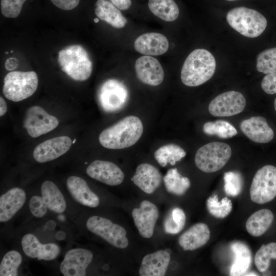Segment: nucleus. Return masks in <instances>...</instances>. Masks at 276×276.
<instances>
[{"label": "nucleus", "instance_id": "nucleus-1", "mask_svg": "<svg viewBox=\"0 0 276 276\" xmlns=\"http://www.w3.org/2000/svg\"><path fill=\"white\" fill-rule=\"evenodd\" d=\"M144 130L143 123L135 116L126 117L104 129L99 136L101 145L109 149H123L134 145Z\"/></svg>", "mask_w": 276, "mask_h": 276}, {"label": "nucleus", "instance_id": "nucleus-2", "mask_svg": "<svg viewBox=\"0 0 276 276\" xmlns=\"http://www.w3.org/2000/svg\"><path fill=\"white\" fill-rule=\"evenodd\" d=\"M216 63L212 54L206 50L197 49L187 57L181 71V80L186 86L195 87L210 79L216 70Z\"/></svg>", "mask_w": 276, "mask_h": 276}, {"label": "nucleus", "instance_id": "nucleus-3", "mask_svg": "<svg viewBox=\"0 0 276 276\" xmlns=\"http://www.w3.org/2000/svg\"><path fill=\"white\" fill-rule=\"evenodd\" d=\"M58 60L61 70L75 81H85L91 76L92 62L87 51L80 45H71L61 50Z\"/></svg>", "mask_w": 276, "mask_h": 276}, {"label": "nucleus", "instance_id": "nucleus-4", "mask_svg": "<svg viewBox=\"0 0 276 276\" xmlns=\"http://www.w3.org/2000/svg\"><path fill=\"white\" fill-rule=\"evenodd\" d=\"M228 24L241 35L255 38L260 36L267 26L265 16L257 11L245 7L231 10L226 15Z\"/></svg>", "mask_w": 276, "mask_h": 276}, {"label": "nucleus", "instance_id": "nucleus-5", "mask_svg": "<svg viewBox=\"0 0 276 276\" xmlns=\"http://www.w3.org/2000/svg\"><path fill=\"white\" fill-rule=\"evenodd\" d=\"M3 93L9 100L19 102L31 96L36 90L38 80L34 71H14L4 78Z\"/></svg>", "mask_w": 276, "mask_h": 276}, {"label": "nucleus", "instance_id": "nucleus-6", "mask_svg": "<svg viewBox=\"0 0 276 276\" xmlns=\"http://www.w3.org/2000/svg\"><path fill=\"white\" fill-rule=\"evenodd\" d=\"M41 196L34 195L29 201L32 214L37 218L43 217L48 209L57 213H62L66 209L64 196L57 186L52 181L46 180L41 186Z\"/></svg>", "mask_w": 276, "mask_h": 276}, {"label": "nucleus", "instance_id": "nucleus-7", "mask_svg": "<svg viewBox=\"0 0 276 276\" xmlns=\"http://www.w3.org/2000/svg\"><path fill=\"white\" fill-rule=\"evenodd\" d=\"M232 154L230 146L224 143L214 142L206 144L197 151L195 163L197 167L205 173L217 172L227 163Z\"/></svg>", "mask_w": 276, "mask_h": 276}, {"label": "nucleus", "instance_id": "nucleus-8", "mask_svg": "<svg viewBox=\"0 0 276 276\" xmlns=\"http://www.w3.org/2000/svg\"><path fill=\"white\" fill-rule=\"evenodd\" d=\"M251 200L257 204H264L276 197V167L266 165L256 173L250 186Z\"/></svg>", "mask_w": 276, "mask_h": 276}, {"label": "nucleus", "instance_id": "nucleus-9", "mask_svg": "<svg viewBox=\"0 0 276 276\" xmlns=\"http://www.w3.org/2000/svg\"><path fill=\"white\" fill-rule=\"evenodd\" d=\"M86 225L90 232L117 248H125L128 245L125 229L107 218L98 216H91L87 220Z\"/></svg>", "mask_w": 276, "mask_h": 276}, {"label": "nucleus", "instance_id": "nucleus-10", "mask_svg": "<svg viewBox=\"0 0 276 276\" xmlns=\"http://www.w3.org/2000/svg\"><path fill=\"white\" fill-rule=\"evenodd\" d=\"M129 93L126 85L117 79L105 81L98 93V99L102 108L107 112H115L126 104Z\"/></svg>", "mask_w": 276, "mask_h": 276}, {"label": "nucleus", "instance_id": "nucleus-11", "mask_svg": "<svg viewBox=\"0 0 276 276\" xmlns=\"http://www.w3.org/2000/svg\"><path fill=\"white\" fill-rule=\"evenodd\" d=\"M58 124L59 121L56 117L49 114L38 106L29 107L24 121V127L32 137H37L52 131Z\"/></svg>", "mask_w": 276, "mask_h": 276}, {"label": "nucleus", "instance_id": "nucleus-12", "mask_svg": "<svg viewBox=\"0 0 276 276\" xmlns=\"http://www.w3.org/2000/svg\"><path fill=\"white\" fill-rule=\"evenodd\" d=\"M245 105V99L241 93L228 91L213 99L208 110L215 117H231L241 112Z\"/></svg>", "mask_w": 276, "mask_h": 276}, {"label": "nucleus", "instance_id": "nucleus-13", "mask_svg": "<svg viewBox=\"0 0 276 276\" xmlns=\"http://www.w3.org/2000/svg\"><path fill=\"white\" fill-rule=\"evenodd\" d=\"M93 258L92 252L83 248L68 250L60 266V270L64 276H85L86 270Z\"/></svg>", "mask_w": 276, "mask_h": 276}, {"label": "nucleus", "instance_id": "nucleus-14", "mask_svg": "<svg viewBox=\"0 0 276 276\" xmlns=\"http://www.w3.org/2000/svg\"><path fill=\"white\" fill-rule=\"evenodd\" d=\"M73 143L67 136H60L48 140L34 149L33 156L38 163H43L55 159L65 154Z\"/></svg>", "mask_w": 276, "mask_h": 276}, {"label": "nucleus", "instance_id": "nucleus-15", "mask_svg": "<svg viewBox=\"0 0 276 276\" xmlns=\"http://www.w3.org/2000/svg\"><path fill=\"white\" fill-rule=\"evenodd\" d=\"M158 215L157 206L146 200L141 203L139 208L132 210L134 222L141 236L146 238L152 236Z\"/></svg>", "mask_w": 276, "mask_h": 276}, {"label": "nucleus", "instance_id": "nucleus-16", "mask_svg": "<svg viewBox=\"0 0 276 276\" xmlns=\"http://www.w3.org/2000/svg\"><path fill=\"white\" fill-rule=\"evenodd\" d=\"M86 173L91 178L109 186L119 185L124 179L123 171L117 165L105 160L93 162L87 168Z\"/></svg>", "mask_w": 276, "mask_h": 276}, {"label": "nucleus", "instance_id": "nucleus-17", "mask_svg": "<svg viewBox=\"0 0 276 276\" xmlns=\"http://www.w3.org/2000/svg\"><path fill=\"white\" fill-rule=\"evenodd\" d=\"M135 70L137 78L144 84L157 86L164 78V72L160 62L151 56L144 55L136 59Z\"/></svg>", "mask_w": 276, "mask_h": 276}, {"label": "nucleus", "instance_id": "nucleus-18", "mask_svg": "<svg viewBox=\"0 0 276 276\" xmlns=\"http://www.w3.org/2000/svg\"><path fill=\"white\" fill-rule=\"evenodd\" d=\"M24 254L28 257L50 261L56 258L60 252V247L54 243L42 244L32 234H27L21 239Z\"/></svg>", "mask_w": 276, "mask_h": 276}, {"label": "nucleus", "instance_id": "nucleus-19", "mask_svg": "<svg viewBox=\"0 0 276 276\" xmlns=\"http://www.w3.org/2000/svg\"><path fill=\"white\" fill-rule=\"evenodd\" d=\"M242 132L250 140L258 143H267L274 137V132L265 118L252 117L242 121L240 124Z\"/></svg>", "mask_w": 276, "mask_h": 276}, {"label": "nucleus", "instance_id": "nucleus-20", "mask_svg": "<svg viewBox=\"0 0 276 276\" xmlns=\"http://www.w3.org/2000/svg\"><path fill=\"white\" fill-rule=\"evenodd\" d=\"M169 43L163 34L156 32L144 34L134 41V48L139 53L148 56H159L168 50Z\"/></svg>", "mask_w": 276, "mask_h": 276}, {"label": "nucleus", "instance_id": "nucleus-21", "mask_svg": "<svg viewBox=\"0 0 276 276\" xmlns=\"http://www.w3.org/2000/svg\"><path fill=\"white\" fill-rule=\"evenodd\" d=\"M132 180L143 192L150 194L160 186L162 175L155 167L143 163L137 167Z\"/></svg>", "mask_w": 276, "mask_h": 276}, {"label": "nucleus", "instance_id": "nucleus-22", "mask_svg": "<svg viewBox=\"0 0 276 276\" xmlns=\"http://www.w3.org/2000/svg\"><path fill=\"white\" fill-rule=\"evenodd\" d=\"M66 186L72 197L79 203L90 208L99 205V198L83 178L76 176H70L66 180Z\"/></svg>", "mask_w": 276, "mask_h": 276}, {"label": "nucleus", "instance_id": "nucleus-23", "mask_svg": "<svg viewBox=\"0 0 276 276\" xmlns=\"http://www.w3.org/2000/svg\"><path fill=\"white\" fill-rule=\"evenodd\" d=\"M170 254L165 250H159L146 255L139 269L141 276H164L170 261Z\"/></svg>", "mask_w": 276, "mask_h": 276}, {"label": "nucleus", "instance_id": "nucleus-24", "mask_svg": "<svg viewBox=\"0 0 276 276\" xmlns=\"http://www.w3.org/2000/svg\"><path fill=\"white\" fill-rule=\"evenodd\" d=\"M26 199L25 192L19 188H13L0 197V221L10 220L22 207Z\"/></svg>", "mask_w": 276, "mask_h": 276}, {"label": "nucleus", "instance_id": "nucleus-25", "mask_svg": "<svg viewBox=\"0 0 276 276\" xmlns=\"http://www.w3.org/2000/svg\"><path fill=\"white\" fill-rule=\"evenodd\" d=\"M210 238L208 226L203 223H198L182 233L178 242L184 250H194L204 245Z\"/></svg>", "mask_w": 276, "mask_h": 276}, {"label": "nucleus", "instance_id": "nucleus-26", "mask_svg": "<svg viewBox=\"0 0 276 276\" xmlns=\"http://www.w3.org/2000/svg\"><path fill=\"white\" fill-rule=\"evenodd\" d=\"M231 249L235 255L233 263L231 267L229 275H243L248 271L252 262L250 249L245 243L240 241L233 242Z\"/></svg>", "mask_w": 276, "mask_h": 276}, {"label": "nucleus", "instance_id": "nucleus-27", "mask_svg": "<svg viewBox=\"0 0 276 276\" xmlns=\"http://www.w3.org/2000/svg\"><path fill=\"white\" fill-rule=\"evenodd\" d=\"M95 13L98 18L114 28L121 29L126 25V18L120 10L109 1L98 0L95 5Z\"/></svg>", "mask_w": 276, "mask_h": 276}, {"label": "nucleus", "instance_id": "nucleus-28", "mask_svg": "<svg viewBox=\"0 0 276 276\" xmlns=\"http://www.w3.org/2000/svg\"><path fill=\"white\" fill-rule=\"evenodd\" d=\"M274 219L272 212L267 209L260 210L253 213L246 221L247 232L254 237L263 235L270 227Z\"/></svg>", "mask_w": 276, "mask_h": 276}, {"label": "nucleus", "instance_id": "nucleus-29", "mask_svg": "<svg viewBox=\"0 0 276 276\" xmlns=\"http://www.w3.org/2000/svg\"><path fill=\"white\" fill-rule=\"evenodd\" d=\"M148 7L154 15L166 21H173L179 16V8L174 0H149Z\"/></svg>", "mask_w": 276, "mask_h": 276}, {"label": "nucleus", "instance_id": "nucleus-30", "mask_svg": "<svg viewBox=\"0 0 276 276\" xmlns=\"http://www.w3.org/2000/svg\"><path fill=\"white\" fill-rule=\"evenodd\" d=\"M186 155V152L179 146L174 144H168L159 147L154 153V156L157 162L163 167L168 164L174 166Z\"/></svg>", "mask_w": 276, "mask_h": 276}, {"label": "nucleus", "instance_id": "nucleus-31", "mask_svg": "<svg viewBox=\"0 0 276 276\" xmlns=\"http://www.w3.org/2000/svg\"><path fill=\"white\" fill-rule=\"evenodd\" d=\"M163 180L167 191L178 196L185 194L191 186L189 178L182 176L176 168L169 169Z\"/></svg>", "mask_w": 276, "mask_h": 276}, {"label": "nucleus", "instance_id": "nucleus-32", "mask_svg": "<svg viewBox=\"0 0 276 276\" xmlns=\"http://www.w3.org/2000/svg\"><path fill=\"white\" fill-rule=\"evenodd\" d=\"M203 132L210 135H217L222 139L232 137L237 134L236 128L224 120L208 122L203 126Z\"/></svg>", "mask_w": 276, "mask_h": 276}, {"label": "nucleus", "instance_id": "nucleus-33", "mask_svg": "<svg viewBox=\"0 0 276 276\" xmlns=\"http://www.w3.org/2000/svg\"><path fill=\"white\" fill-rule=\"evenodd\" d=\"M186 220L184 211L180 208L173 209L167 214L164 221L165 232L170 234L179 233L183 228Z\"/></svg>", "mask_w": 276, "mask_h": 276}, {"label": "nucleus", "instance_id": "nucleus-34", "mask_svg": "<svg viewBox=\"0 0 276 276\" xmlns=\"http://www.w3.org/2000/svg\"><path fill=\"white\" fill-rule=\"evenodd\" d=\"M276 259V243L271 242L263 244L257 251L254 262L258 270L263 272L268 268L270 260Z\"/></svg>", "mask_w": 276, "mask_h": 276}, {"label": "nucleus", "instance_id": "nucleus-35", "mask_svg": "<svg viewBox=\"0 0 276 276\" xmlns=\"http://www.w3.org/2000/svg\"><path fill=\"white\" fill-rule=\"evenodd\" d=\"M206 208L209 213L214 217L224 218L232 211V203L227 197H224L219 201L218 196L214 195L207 199Z\"/></svg>", "mask_w": 276, "mask_h": 276}, {"label": "nucleus", "instance_id": "nucleus-36", "mask_svg": "<svg viewBox=\"0 0 276 276\" xmlns=\"http://www.w3.org/2000/svg\"><path fill=\"white\" fill-rule=\"evenodd\" d=\"M22 262V257L16 250H11L4 256L0 264L1 276H16L18 268Z\"/></svg>", "mask_w": 276, "mask_h": 276}, {"label": "nucleus", "instance_id": "nucleus-37", "mask_svg": "<svg viewBox=\"0 0 276 276\" xmlns=\"http://www.w3.org/2000/svg\"><path fill=\"white\" fill-rule=\"evenodd\" d=\"M257 70L268 74L276 72V48L264 50L257 58Z\"/></svg>", "mask_w": 276, "mask_h": 276}, {"label": "nucleus", "instance_id": "nucleus-38", "mask_svg": "<svg viewBox=\"0 0 276 276\" xmlns=\"http://www.w3.org/2000/svg\"><path fill=\"white\" fill-rule=\"evenodd\" d=\"M223 178L224 189L227 195L236 197L241 193L243 187V179L240 172H227L224 173Z\"/></svg>", "mask_w": 276, "mask_h": 276}, {"label": "nucleus", "instance_id": "nucleus-39", "mask_svg": "<svg viewBox=\"0 0 276 276\" xmlns=\"http://www.w3.org/2000/svg\"><path fill=\"white\" fill-rule=\"evenodd\" d=\"M27 0H1V9L6 17L15 18L20 14L22 5Z\"/></svg>", "mask_w": 276, "mask_h": 276}, {"label": "nucleus", "instance_id": "nucleus-40", "mask_svg": "<svg viewBox=\"0 0 276 276\" xmlns=\"http://www.w3.org/2000/svg\"><path fill=\"white\" fill-rule=\"evenodd\" d=\"M261 87L266 94H276V72L268 74L264 77Z\"/></svg>", "mask_w": 276, "mask_h": 276}, {"label": "nucleus", "instance_id": "nucleus-41", "mask_svg": "<svg viewBox=\"0 0 276 276\" xmlns=\"http://www.w3.org/2000/svg\"><path fill=\"white\" fill-rule=\"evenodd\" d=\"M58 8L63 10H71L77 6L80 0H50Z\"/></svg>", "mask_w": 276, "mask_h": 276}, {"label": "nucleus", "instance_id": "nucleus-42", "mask_svg": "<svg viewBox=\"0 0 276 276\" xmlns=\"http://www.w3.org/2000/svg\"><path fill=\"white\" fill-rule=\"evenodd\" d=\"M110 2L119 9L125 10L129 9L131 5V0H109Z\"/></svg>", "mask_w": 276, "mask_h": 276}, {"label": "nucleus", "instance_id": "nucleus-43", "mask_svg": "<svg viewBox=\"0 0 276 276\" xmlns=\"http://www.w3.org/2000/svg\"><path fill=\"white\" fill-rule=\"evenodd\" d=\"M18 65V60L15 58H9L5 62V67L8 71H12L16 68Z\"/></svg>", "mask_w": 276, "mask_h": 276}, {"label": "nucleus", "instance_id": "nucleus-44", "mask_svg": "<svg viewBox=\"0 0 276 276\" xmlns=\"http://www.w3.org/2000/svg\"><path fill=\"white\" fill-rule=\"evenodd\" d=\"M7 111V104L4 99L0 97V116L4 115Z\"/></svg>", "mask_w": 276, "mask_h": 276}, {"label": "nucleus", "instance_id": "nucleus-45", "mask_svg": "<svg viewBox=\"0 0 276 276\" xmlns=\"http://www.w3.org/2000/svg\"><path fill=\"white\" fill-rule=\"evenodd\" d=\"M65 235L64 233L61 231L57 232L56 235V238L58 240H63L65 238Z\"/></svg>", "mask_w": 276, "mask_h": 276}, {"label": "nucleus", "instance_id": "nucleus-46", "mask_svg": "<svg viewBox=\"0 0 276 276\" xmlns=\"http://www.w3.org/2000/svg\"><path fill=\"white\" fill-rule=\"evenodd\" d=\"M246 275H257V274L254 273H248V274H247Z\"/></svg>", "mask_w": 276, "mask_h": 276}, {"label": "nucleus", "instance_id": "nucleus-47", "mask_svg": "<svg viewBox=\"0 0 276 276\" xmlns=\"http://www.w3.org/2000/svg\"><path fill=\"white\" fill-rule=\"evenodd\" d=\"M274 108H275V110L276 111V98L274 100Z\"/></svg>", "mask_w": 276, "mask_h": 276}, {"label": "nucleus", "instance_id": "nucleus-48", "mask_svg": "<svg viewBox=\"0 0 276 276\" xmlns=\"http://www.w3.org/2000/svg\"><path fill=\"white\" fill-rule=\"evenodd\" d=\"M94 21H95V22H97L99 21V19L98 18H95L94 19Z\"/></svg>", "mask_w": 276, "mask_h": 276}, {"label": "nucleus", "instance_id": "nucleus-49", "mask_svg": "<svg viewBox=\"0 0 276 276\" xmlns=\"http://www.w3.org/2000/svg\"><path fill=\"white\" fill-rule=\"evenodd\" d=\"M226 1H236V0H226Z\"/></svg>", "mask_w": 276, "mask_h": 276}]
</instances>
